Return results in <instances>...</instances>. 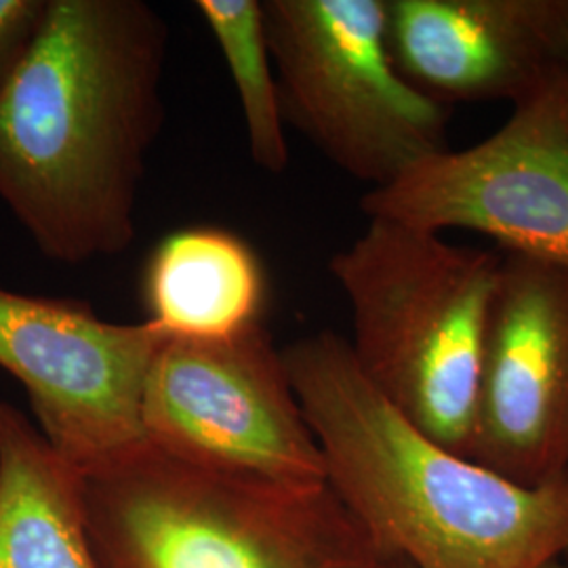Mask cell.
Here are the masks:
<instances>
[{
    "instance_id": "5b68a950",
    "label": "cell",
    "mask_w": 568,
    "mask_h": 568,
    "mask_svg": "<svg viewBox=\"0 0 568 568\" xmlns=\"http://www.w3.org/2000/svg\"><path fill=\"white\" fill-rule=\"evenodd\" d=\"M284 121L373 187L448 150V112L398 72L386 0H265Z\"/></svg>"
},
{
    "instance_id": "2e32d148",
    "label": "cell",
    "mask_w": 568,
    "mask_h": 568,
    "mask_svg": "<svg viewBox=\"0 0 568 568\" xmlns=\"http://www.w3.org/2000/svg\"><path fill=\"white\" fill-rule=\"evenodd\" d=\"M382 568H400V562L394 560V558H387L386 562L382 565Z\"/></svg>"
},
{
    "instance_id": "5bb4252c",
    "label": "cell",
    "mask_w": 568,
    "mask_h": 568,
    "mask_svg": "<svg viewBox=\"0 0 568 568\" xmlns=\"http://www.w3.org/2000/svg\"><path fill=\"white\" fill-rule=\"evenodd\" d=\"M49 0H0V87L41 30Z\"/></svg>"
},
{
    "instance_id": "9a60e30c",
    "label": "cell",
    "mask_w": 568,
    "mask_h": 568,
    "mask_svg": "<svg viewBox=\"0 0 568 568\" xmlns=\"http://www.w3.org/2000/svg\"><path fill=\"white\" fill-rule=\"evenodd\" d=\"M560 37H562L565 60H567L568 63V0H562V11H560Z\"/></svg>"
},
{
    "instance_id": "ba28073f",
    "label": "cell",
    "mask_w": 568,
    "mask_h": 568,
    "mask_svg": "<svg viewBox=\"0 0 568 568\" xmlns=\"http://www.w3.org/2000/svg\"><path fill=\"white\" fill-rule=\"evenodd\" d=\"M166 335L119 325L79 300L0 286V368L28 394L34 424L79 471L143 440L142 394Z\"/></svg>"
},
{
    "instance_id": "e0dca14e",
    "label": "cell",
    "mask_w": 568,
    "mask_h": 568,
    "mask_svg": "<svg viewBox=\"0 0 568 568\" xmlns=\"http://www.w3.org/2000/svg\"><path fill=\"white\" fill-rule=\"evenodd\" d=\"M544 568H568V562H565V565H562V562L558 560V562H551V565H548V567Z\"/></svg>"
},
{
    "instance_id": "ac0fdd59",
    "label": "cell",
    "mask_w": 568,
    "mask_h": 568,
    "mask_svg": "<svg viewBox=\"0 0 568 568\" xmlns=\"http://www.w3.org/2000/svg\"><path fill=\"white\" fill-rule=\"evenodd\" d=\"M400 568H410V567H406V565H403V562H400Z\"/></svg>"
},
{
    "instance_id": "7a4b0ae2",
    "label": "cell",
    "mask_w": 568,
    "mask_h": 568,
    "mask_svg": "<svg viewBox=\"0 0 568 568\" xmlns=\"http://www.w3.org/2000/svg\"><path fill=\"white\" fill-rule=\"evenodd\" d=\"M326 485L410 568H544L568 554V474L525 487L438 445L366 379L342 335L284 345Z\"/></svg>"
},
{
    "instance_id": "6da1fadb",
    "label": "cell",
    "mask_w": 568,
    "mask_h": 568,
    "mask_svg": "<svg viewBox=\"0 0 568 568\" xmlns=\"http://www.w3.org/2000/svg\"><path fill=\"white\" fill-rule=\"evenodd\" d=\"M169 28L145 0H49L0 87V201L55 264L124 253L163 131Z\"/></svg>"
},
{
    "instance_id": "8fae6325",
    "label": "cell",
    "mask_w": 568,
    "mask_h": 568,
    "mask_svg": "<svg viewBox=\"0 0 568 568\" xmlns=\"http://www.w3.org/2000/svg\"><path fill=\"white\" fill-rule=\"evenodd\" d=\"M267 281L234 232L192 225L154 248L143 274L148 323L166 337L224 339L262 323Z\"/></svg>"
},
{
    "instance_id": "277c9868",
    "label": "cell",
    "mask_w": 568,
    "mask_h": 568,
    "mask_svg": "<svg viewBox=\"0 0 568 568\" xmlns=\"http://www.w3.org/2000/svg\"><path fill=\"white\" fill-rule=\"evenodd\" d=\"M501 264L499 253L386 220H368L328 262L366 379L406 422L466 457Z\"/></svg>"
},
{
    "instance_id": "9c48e42d",
    "label": "cell",
    "mask_w": 568,
    "mask_h": 568,
    "mask_svg": "<svg viewBox=\"0 0 568 568\" xmlns=\"http://www.w3.org/2000/svg\"><path fill=\"white\" fill-rule=\"evenodd\" d=\"M469 459L525 487L567 476L568 267L504 255Z\"/></svg>"
},
{
    "instance_id": "8992f818",
    "label": "cell",
    "mask_w": 568,
    "mask_h": 568,
    "mask_svg": "<svg viewBox=\"0 0 568 568\" xmlns=\"http://www.w3.org/2000/svg\"><path fill=\"white\" fill-rule=\"evenodd\" d=\"M142 429L145 443L190 466L278 487L326 483L264 323L224 339L166 337L143 382Z\"/></svg>"
},
{
    "instance_id": "30bf717a",
    "label": "cell",
    "mask_w": 568,
    "mask_h": 568,
    "mask_svg": "<svg viewBox=\"0 0 568 568\" xmlns=\"http://www.w3.org/2000/svg\"><path fill=\"white\" fill-rule=\"evenodd\" d=\"M562 0H386L387 47L426 98L525 100L567 70Z\"/></svg>"
},
{
    "instance_id": "3957f363",
    "label": "cell",
    "mask_w": 568,
    "mask_h": 568,
    "mask_svg": "<svg viewBox=\"0 0 568 568\" xmlns=\"http://www.w3.org/2000/svg\"><path fill=\"white\" fill-rule=\"evenodd\" d=\"M100 568H382L387 558L328 485L217 474L142 440L82 474Z\"/></svg>"
},
{
    "instance_id": "7c38bea8",
    "label": "cell",
    "mask_w": 568,
    "mask_h": 568,
    "mask_svg": "<svg viewBox=\"0 0 568 568\" xmlns=\"http://www.w3.org/2000/svg\"><path fill=\"white\" fill-rule=\"evenodd\" d=\"M0 568H100L87 535L82 471L2 400Z\"/></svg>"
},
{
    "instance_id": "4fadbf2b",
    "label": "cell",
    "mask_w": 568,
    "mask_h": 568,
    "mask_svg": "<svg viewBox=\"0 0 568 568\" xmlns=\"http://www.w3.org/2000/svg\"><path fill=\"white\" fill-rule=\"evenodd\" d=\"M209 32L217 42L241 102L253 163L281 175L288 164L283 105L260 0H199Z\"/></svg>"
},
{
    "instance_id": "52a82bcc",
    "label": "cell",
    "mask_w": 568,
    "mask_h": 568,
    "mask_svg": "<svg viewBox=\"0 0 568 568\" xmlns=\"http://www.w3.org/2000/svg\"><path fill=\"white\" fill-rule=\"evenodd\" d=\"M361 209L434 234L478 232L506 253L568 267V68L514 103L490 138L410 166L368 190Z\"/></svg>"
}]
</instances>
